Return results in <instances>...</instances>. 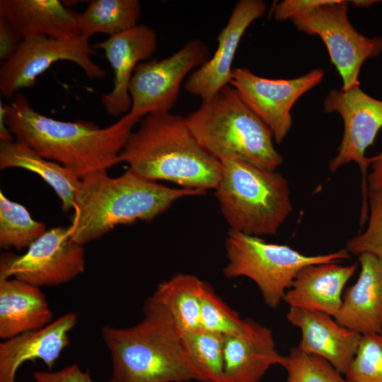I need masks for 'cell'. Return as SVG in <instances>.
<instances>
[{
    "mask_svg": "<svg viewBox=\"0 0 382 382\" xmlns=\"http://www.w3.org/2000/svg\"><path fill=\"white\" fill-rule=\"evenodd\" d=\"M141 120L128 112L106 127L85 120H58L38 112L19 93L6 104L5 115V123L16 141L67 168L80 179L120 163V154Z\"/></svg>",
    "mask_w": 382,
    "mask_h": 382,
    "instance_id": "6da1fadb",
    "label": "cell"
},
{
    "mask_svg": "<svg viewBox=\"0 0 382 382\" xmlns=\"http://www.w3.org/2000/svg\"><path fill=\"white\" fill-rule=\"evenodd\" d=\"M206 192L163 185L129 169L118 177L91 173L81 179L75 193L70 238L83 245L118 225L151 221L180 198Z\"/></svg>",
    "mask_w": 382,
    "mask_h": 382,
    "instance_id": "7a4b0ae2",
    "label": "cell"
},
{
    "mask_svg": "<svg viewBox=\"0 0 382 382\" xmlns=\"http://www.w3.org/2000/svg\"><path fill=\"white\" fill-rule=\"evenodd\" d=\"M120 161L146 180L204 192L216 187L222 173L221 163L199 144L186 117L171 112L144 116L127 139Z\"/></svg>",
    "mask_w": 382,
    "mask_h": 382,
    "instance_id": "3957f363",
    "label": "cell"
},
{
    "mask_svg": "<svg viewBox=\"0 0 382 382\" xmlns=\"http://www.w3.org/2000/svg\"><path fill=\"white\" fill-rule=\"evenodd\" d=\"M143 311L144 319L134 326L102 328L112 362L108 382L198 381L171 319L148 299Z\"/></svg>",
    "mask_w": 382,
    "mask_h": 382,
    "instance_id": "277c9868",
    "label": "cell"
},
{
    "mask_svg": "<svg viewBox=\"0 0 382 382\" xmlns=\"http://www.w3.org/2000/svg\"><path fill=\"white\" fill-rule=\"evenodd\" d=\"M185 117L199 144L219 161L238 160L272 170L283 163L270 129L231 85Z\"/></svg>",
    "mask_w": 382,
    "mask_h": 382,
    "instance_id": "5b68a950",
    "label": "cell"
},
{
    "mask_svg": "<svg viewBox=\"0 0 382 382\" xmlns=\"http://www.w3.org/2000/svg\"><path fill=\"white\" fill-rule=\"evenodd\" d=\"M220 162L215 195L230 229L259 237L275 235L293 210L286 179L241 161Z\"/></svg>",
    "mask_w": 382,
    "mask_h": 382,
    "instance_id": "8992f818",
    "label": "cell"
},
{
    "mask_svg": "<svg viewBox=\"0 0 382 382\" xmlns=\"http://www.w3.org/2000/svg\"><path fill=\"white\" fill-rule=\"evenodd\" d=\"M227 278L245 277L257 286L265 303L277 307L303 267L338 262L349 257L346 249L328 254L306 255L286 245L267 243L259 236L229 229L225 239Z\"/></svg>",
    "mask_w": 382,
    "mask_h": 382,
    "instance_id": "52a82bcc",
    "label": "cell"
},
{
    "mask_svg": "<svg viewBox=\"0 0 382 382\" xmlns=\"http://www.w3.org/2000/svg\"><path fill=\"white\" fill-rule=\"evenodd\" d=\"M349 2L334 0L291 19L299 30L322 40L342 80L343 91L359 86L358 77L364 62L382 52V37H366L350 23Z\"/></svg>",
    "mask_w": 382,
    "mask_h": 382,
    "instance_id": "ba28073f",
    "label": "cell"
},
{
    "mask_svg": "<svg viewBox=\"0 0 382 382\" xmlns=\"http://www.w3.org/2000/svg\"><path fill=\"white\" fill-rule=\"evenodd\" d=\"M93 47L88 38L55 39L45 35L23 37L18 50L0 68V93L13 98L23 88H32L39 76L58 61L75 63L91 79H102L106 72L92 59Z\"/></svg>",
    "mask_w": 382,
    "mask_h": 382,
    "instance_id": "9c48e42d",
    "label": "cell"
},
{
    "mask_svg": "<svg viewBox=\"0 0 382 382\" xmlns=\"http://www.w3.org/2000/svg\"><path fill=\"white\" fill-rule=\"evenodd\" d=\"M209 59L207 45L194 39L168 57L140 63L129 86L132 100L129 112L142 119L150 113L170 112L186 76Z\"/></svg>",
    "mask_w": 382,
    "mask_h": 382,
    "instance_id": "30bf717a",
    "label": "cell"
},
{
    "mask_svg": "<svg viewBox=\"0 0 382 382\" xmlns=\"http://www.w3.org/2000/svg\"><path fill=\"white\" fill-rule=\"evenodd\" d=\"M84 269L83 245L71 240L69 226L46 231L23 255L6 253L0 258V279L13 277L37 287L66 283Z\"/></svg>",
    "mask_w": 382,
    "mask_h": 382,
    "instance_id": "8fae6325",
    "label": "cell"
},
{
    "mask_svg": "<svg viewBox=\"0 0 382 382\" xmlns=\"http://www.w3.org/2000/svg\"><path fill=\"white\" fill-rule=\"evenodd\" d=\"M323 76L324 71L316 69L294 79H272L257 76L247 68H236L229 85L267 125L274 141L279 144L291 127L294 105L318 85Z\"/></svg>",
    "mask_w": 382,
    "mask_h": 382,
    "instance_id": "7c38bea8",
    "label": "cell"
},
{
    "mask_svg": "<svg viewBox=\"0 0 382 382\" xmlns=\"http://www.w3.org/2000/svg\"><path fill=\"white\" fill-rule=\"evenodd\" d=\"M323 110L339 113L344 125L342 141L337 154L329 161L328 169L334 173L354 162L362 174L363 192L367 195L366 173L370 161L365 152L382 128V100L370 96L359 86L347 91L333 89L325 98Z\"/></svg>",
    "mask_w": 382,
    "mask_h": 382,
    "instance_id": "4fadbf2b",
    "label": "cell"
},
{
    "mask_svg": "<svg viewBox=\"0 0 382 382\" xmlns=\"http://www.w3.org/2000/svg\"><path fill=\"white\" fill-rule=\"evenodd\" d=\"M265 11L266 4L262 0L238 1L217 36L218 46L213 57L189 74L185 90L204 101L229 85L231 66L240 41L250 25L262 17Z\"/></svg>",
    "mask_w": 382,
    "mask_h": 382,
    "instance_id": "5bb4252c",
    "label": "cell"
},
{
    "mask_svg": "<svg viewBox=\"0 0 382 382\" xmlns=\"http://www.w3.org/2000/svg\"><path fill=\"white\" fill-rule=\"evenodd\" d=\"M157 46L156 32L146 25L139 24L93 47L104 51L114 73L112 89L101 96V103L109 115L115 117L129 112L132 100L129 86L133 74L140 63L151 57Z\"/></svg>",
    "mask_w": 382,
    "mask_h": 382,
    "instance_id": "9a60e30c",
    "label": "cell"
},
{
    "mask_svg": "<svg viewBox=\"0 0 382 382\" xmlns=\"http://www.w3.org/2000/svg\"><path fill=\"white\" fill-rule=\"evenodd\" d=\"M322 312L289 307L286 318L301 331L298 348L329 361L345 374L359 345L361 335L339 324Z\"/></svg>",
    "mask_w": 382,
    "mask_h": 382,
    "instance_id": "2e32d148",
    "label": "cell"
},
{
    "mask_svg": "<svg viewBox=\"0 0 382 382\" xmlns=\"http://www.w3.org/2000/svg\"><path fill=\"white\" fill-rule=\"evenodd\" d=\"M78 315L69 312L46 326L4 340L0 344V382H15L20 366L27 361L40 359L50 370L69 345V332Z\"/></svg>",
    "mask_w": 382,
    "mask_h": 382,
    "instance_id": "e0dca14e",
    "label": "cell"
},
{
    "mask_svg": "<svg viewBox=\"0 0 382 382\" xmlns=\"http://www.w3.org/2000/svg\"><path fill=\"white\" fill-rule=\"evenodd\" d=\"M224 354L228 382H259L270 367H284L286 361L276 349L271 330L251 319L242 332L224 336Z\"/></svg>",
    "mask_w": 382,
    "mask_h": 382,
    "instance_id": "ac0fdd59",
    "label": "cell"
},
{
    "mask_svg": "<svg viewBox=\"0 0 382 382\" xmlns=\"http://www.w3.org/2000/svg\"><path fill=\"white\" fill-rule=\"evenodd\" d=\"M357 268V263L346 266L337 262L308 265L298 272L283 301L289 307L322 312L335 318L342 306L345 285Z\"/></svg>",
    "mask_w": 382,
    "mask_h": 382,
    "instance_id": "d6986e66",
    "label": "cell"
},
{
    "mask_svg": "<svg viewBox=\"0 0 382 382\" xmlns=\"http://www.w3.org/2000/svg\"><path fill=\"white\" fill-rule=\"evenodd\" d=\"M359 262L358 279L346 290L335 319L364 335L382 330V262L367 253L360 255Z\"/></svg>",
    "mask_w": 382,
    "mask_h": 382,
    "instance_id": "ffe728a7",
    "label": "cell"
},
{
    "mask_svg": "<svg viewBox=\"0 0 382 382\" xmlns=\"http://www.w3.org/2000/svg\"><path fill=\"white\" fill-rule=\"evenodd\" d=\"M79 14L59 0L0 1V16L23 38L33 35L55 39L76 37L80 35Z\"/></svg>",
    "mask_w": 382,
    "mask_h": 382,
    "instance_id": "44dd1931",
    "label": "cell"
},
{
    "mask_svg": "<svg viewBox=\"0 0 382 382\" xmlns=\"http://www.w3.org/2000/svg\"><path fill=\"white\" fill-rule=\"evenodd\" d=\"M53 313L40 287L18 279H0V337L4 340L40 329Z\"/></svg>",
    "mask_w": 382,
    "mask_h": 382,
    "instance_id": "7402d4cb",
    "label": "cell"
},
{
    "mask_svg": "<svg viewBox=\"0 0 382 382\" xmlns=\"http://www.w3.org/2000/svg\"><path fill=\"white\" fill-rule=\"evenodd\" d=\"M204 284L195 275L178 273L161 282L147 299L171 319L183 336L201 329Z\"/></svg>",
    "mask_w": 382,
    "mask_h": 382,
    "instance_id": "603a6c76",
    "label": "cell"
},
{
    "mask_svg": "<svg viewBox=\"0 0 382 382\" xmlns=\"http://www.w3.org/2000/svg\"><path fill=\"white\" fill-rule=\"evenodd\" d=\"M19 168L39 175L54 190L67 212L74 208V196L81 179L71 170L41 156L27 144L0 141V168Z\"/></svg>",
    "mask_w": 382,
    "mask_h": 382,
    "instance_id": "cb8c5ba5",
    "label": "cell"
},
{
    "mask_svg": "<svg viewBox=\"0 0 382 382\" xmlns=\"http://www.w3.org/2000/svg\"><path fill=\"white\" fill-rule=\"evenodd\" d=\"M141 3L138 0H92L79 14L80 35L88 39L95 34L112 36L139 25Z\"/></svg>",
    "mask_w": 382,
    "mask_h": 382,
    "instance_id": "d4e9b609",
    "label": "cell"
},
{
    "mask_svg": "<svg viewBox=\"0 0 382 382\" xmlns=\"http://www.w3.org/2000/svg\"><path fill=\"white\" fill-rule=\"evenodd\" d=\"M185 356L202 382H228L224 369V336L199 329L182 336Z\"/></svg>",
    "mask_w": 382,
    "mask_h": 382,
    "instance_id": "484cf974",
    "label": "cell"
},
{
    "mask_svg": "<svg viewBox=\"0 0 382 382\" xmlns=\"http://www.w3.org/2000/svg\"><path fill=\"white\" fill-rule=\"evenodd\" d=\"M45 224L34 220L22 204L0 192V247L28 248L46 231Z\"/></svg>",
    "mask_w": 382,
    "mask_h": 382,
    "instance_id": "4316f807",
    "label": "cell"
},
{
    "mask_svg": "<svg viewBox=\"0 0 382 382\" xmlns=\"http://www.w3.org/2000/svg\"><path fill=\"white\" fill-rule=\"evenodd\" d=\"M246 320L241 318L204 282L201 302V329L224 336L237 335L245 327Z\"/></svg>",
    "mask_w": 382,
    "mask_h": 382,
    "instance_id": "83f0119b",
    "label": "cell"
},
{
    "mask_svg": "<svg viewBox=\"0 0 382 382\" xmlns=\"http://www.w3.org/2000/svg\"><path fill=\"white\" fill-rule=\"evenodd\" d=\"M284 367L287 382H348L326 359L298 347L291 349Z\"/></svg>",
    "mask_w": 382,
    "mask_h": 382,
    "instance_id": "f1b7e54d",
    "label": "cell"
},
{
    "mask_svg": "<svg viewBox=\"0 0 382 382\" xmlns=\"http://www.w3.org/2000/svg\"><path fill=\"white\" fill-rule=\"evenodd\" d=\"M345 375L348 382H382V330L361 336Z\"/></svg>",
    "mask_w": 382,
    "mask_h": 382,
    "instance_id": "f546056e",
    "label": "cell"
},
{
    "mask_svg": "<svg viewBox=\"0 0 382 382\" xmlns=\"http://www.w3.org/2000/svg\"><path fill=\"white\" fill-rule=\"evenodd\" d=\"M369 219L366 229L346 243L349 254L359 256L367 253L382 262V191H368Z\"/></svg>",
    "mask_w": 382,
    "mask_h": 382,
    "instance_id": "4dcf8cb0",
    "label": "cell"
},
{
    "mask_svg": "<svg viewBox=\"0 0 382 382\" xmlns=\"http://www.w3.org/2000/svg\"><path fill=\"white\" fill-rule=\"evenodd\" d=\"M334 0H284L277 3L272 8L274 18L278 21L292 19L313 10L330 4Z\"/></svg>",
    "mask_w": 382,
    "mask_h": 382,
    "instance_id": "1f68e13d",
    "label": "cell"
},
{
    "mask_svg": "<svg viewBox=\"0 0 382 382\" xmlns=\"http://www.w3.org/2000/svg\"><path fill=\"white\" fill-rule=\"evenodd\" d=\"M32 376V382H93L88 371H82L77 364L54 372L35 371Z\"/></svg>",
    "mask_w": 382,
    "mask_h": 382,
    "instance_id": "d6a6232c",
    "label": "cell"
},
{
    "mask_svg": "<svg viewBox=\"0 0 382 382\" xmlns=\"http://www.w3.org/2000/svg\"><path fill=\"white\" fill-rule=\"evenodd\" d=\"M22 40L12 25L0 16V59L3 62L13 56Z\"/></svg>",
    "mask_w": 382,
    "mask_h": 382,
    "instance_id": "836d02e7",
    "label": "cell"
},
{
    "mask_svg": "<svg viewBox=\"0 0 382 382\" xmlns=\"http://www.w3.org/2000/svg\"><path fill=\"white\" fill-rule=\"evenodd\" d=\"M370 172L367 175V192L382 191V151L369 158Z\"/></svg>",
    "mask_w": 382,
    "mask_h": 382,
    "instance_id": "e575fe53",
    "label": "cell"
},
{
    "mask_svg": "<svg viewBox=\"0 0 382 382\" xmlns=\"http://www.w3.org/2000/svg\"><path fill=\"white\" fill-rule=\"evenodd\" d=\"M6 111V104L1 101L0 103V141H14L15 138L8 129L5 123V115Z\"/></svg>",
    "mask_w": 382,
    "mask_h": 382,
    "instance_id": "d590c367",
    "label": "cell"
},
{
    "mask_svg": "<svg viewBox=\"0 0 382 382\" xmlns=\"http://www.w3.org/2000/svg\"><path fill=\"white\" fill-rule=\"evenodd\" d=\"M352 4L356 6L359 7H365L368 8L374 5V4H377L380 2V1H376V0H354L350 1Z\"/></svg>",
    "mask_w": 382,
    "mask_h": 382,
    "instance_id": "8d00e7d4",
    "label": "cell"
}]
</instances>
